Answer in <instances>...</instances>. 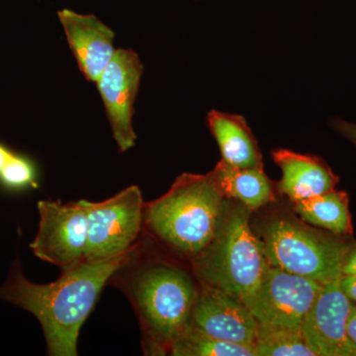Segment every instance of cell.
<instances>
[{"instance_id": "obj_8", "label": "cell", "mask_w": 356, "mask_h": 356, "mask_svg": "<svg viewBox=\"0 0 356 356\" xmlns=\"http://www.w3.org/2000/svg\"><path fill=\"white\" fill-rule=\"evenodd\" d=\"M322 286L269 264L261 284L242 302L259 325L300 330Z\"/></svg>"}, {"instance_id": "obj_17", "label": "cell", "mask_w": 356, "mask_h": 356, "mask_svg": "<svg viewBox=\"0 0 356 356\" xmlns=\"http://www.w3.org/2000/svg\"><path fill=\"white\" fill-rule=\"evenodd\" d=\"M175 356H257L255 346L221 341L189 325L170 348Z\"/></svg>"}, {"instance_id": "obj_20", "label": "cell", "mask_w": 356, "mask_h": 356, "mask_svg": "<svg viewBox=\"0 0 356 356\" xmlns=\"http://www.w3.org/2000/svg\"><path fill=\"white\" fill-rule=\"evenodd\" d=\"M331 127L356 147V124L344 119L334 118L331 121Z\"/></svg>"}, {"instance_id": "obj_6", "label": "cell", "mask_w": 356, "mask_h": 356, "mask_svg": "<svg viewBox=\"0 0 356 356\" xmlns=\"http://www.w3.org/2000/svg\"><path fill=\"white\" fill-rule=\"evenodd\" d=\"M88 212L86 261H109L127 254L138 243L144 229L142 192L131 185L113 197L90 202L81 199Z\"/></svg>"}, {"instance_id": "obj_14", "label": "cell", "mask_w": 356, "mask_h": 356, "mask_svg": "<svg viewBox=\"0 0 356 356\" xmlns=\"http://www.w3.org/2000/svg\"><path fill=\"white\" fill-rule=\"evenodd\" d=\"M207 123L222 161L238 168H264L259 145L243 116L212 110Z\"/></svg>"}, {"instance_id": "obj_7", "label": "cell", "mask_w": 356, "mask_h": 356, "mask_svg": "<svg viewBox=\"0 0 356 356\" xmlns=\"http://www.w3.org/2000/svg\"><path fill=\"white\" fill-rule=\"evenodd\" d=\"M37 207L39 229L30 243L35 257L60 267L62 273L86 261L88 212L81 200H41Z\"/></svg>"}, {"instance_id": "obj_15", "label": "cell", "mask_w": 356, "mask_h": 356, "mask_svg": "<svg viewBox=\"0 0 356 356\" xmlns=\"http://www.w3.org/2000/svg\"><path fill=\"white\" fill-rule=\"evenodd\" d=\"M222 195L236 199L250 210H257L274 201L273 184L264 168H238L226 161L212 170Z\"/></svg>"}, {"instance_id": "obj_2", "label": "cell", "mask_w": 356, "mask_h": 356, "mask_svg": "<svg viewBox=\"0 0 356 356\" xmlns=\"http://www.w3.org/2000/svg\"><path fill=\"white\" fill-rule=\"evenodd\" d=\"M138 245L110 281L125 293L139 318L145 353L165 355L191 324L199 290L182 269L140 261Z\"/></svg>"}, {"instance_id": "obj_16", "label": "cell", "mask_w": 356, "mask_h": 356, "mask_svg": "<svg viewBox=\"0 0 356 356\" xmlns=\"http://www.w3.org/2000/svg\"><path fill=\"white\" fill-rule=\"evenodd\" d=\"M295 212L304 221L336 235H351L353 224L346 192L332 191L295 202Z\"/></svg>"}, {"instance_id": "obj_24", "label": "cell", "mask_w": 356, "mask_h": 356, "mask_svg": "<svg viewBox=\"0 0 356 356\" xmlns=\"http://www.w3.org/2000/svg\"><path fill=\"white\" fill-rule=\"evenodd\" d=\"M11 154L13 153L6 146L0 144V172H1L4 165H6L7 161L10 158Z\"/></svg>"}, {"instance_id": "obj_3", "label": "cell", "mask_w": 356, "mask_h": 356, "mask_svg": "<svg viewBox=\"0 0 356 356\" xmlns=\"http://www.w3.org/2000/svg\"><path fill=\"white\" fill-rule=\"evenodd\" d=\"M225 198L212 172L184 173L165 195L145 203L144 228L191 261L216 235L227 205Z\"/></svg>"}, {"instance_id": "obj_10", "label": "cell", "mask_w": 356, "mask_h": 356, "mask_svg": "<svg viewBox=\"0 0 356 356\" xmlns=\"http://www.w3.org/2000/svg\"><path fill=\"white\" fill-rule=\"evenodd\" d=\"M351 306L339 280L323 285L300 327L316 356H356V344L346 330Z\"/></svg>"}, {"instance_id": "obj_19", "label": "cell", "mask_w": 356, "mask_h": 356, "mask_svg": "<svg viewBox=\"0 0 356 356\" xmlns=\"http://www.w3.org/2000/svg\"><path fill=\"white\" fill-rule=\"evenodd\" d=\"M0 181L10 189L36 187V170L29 159L13 154L0 172Z\"/></svg>"}, {"instance_id": "obj_12", "label": "cell", "mask_w": 356, "mask_h": 356, "mask_svg": "<svg viewBox=\"0 0 356 356\" xmlns=\"http://www.w3.org/2000/svg\"><path fill=\"white\" fill-rule=\"evenodd\" d=\"M58 18L86 81L96 83L113 58L115 33L93 14L60 9Z\"/></svg>"}, {"instance_id": "obj_22", "label": "cell", "mask_w": 356, "mask_h": 356, "mask_svg": "<svg viewBox=\"0 0 356 356\" xmlns=\"http://www.w3.org/2000/svg\"><path fill=\"white\" fill-rule=\"evenodd\" d=\"M343 275H356V245L346 254L343 264Z\"/></svg>"}, {"instance_id": "obj_1", "label": "cell", "mask_w": 356, "mask_h": 356, "mask_svg": "<svg viewBox=\"0 0 356 356\" xmlns=\"http://www.w3.org/2000/svg\"><path fill=\"white\" fill-rule=\"evenodd\" d=\"M136 245L127 254L109 261H84L48 284L28 280L17 257L0 286V300L36 317L43 329L49 355L76 356L81 327L95 309L103 288Z\"/></svg>"}, {"instance_id": "obj_4", "label": "cell", "mask_w": 356, "mask_h": 356, "mask_svg": "<svg viewBox=\"0 0 356 356\" xmlns=\"http://www.w3.org/2000/svg\"><path fill=\"white\" fill-rule=\"evenodd\" d=\"M250 211L243 204L234 209L226 205L216 235L191 259L199 284L240 300L257 290L269 266L261 241L250 229Z\"/></svg>"}, {"instance_id": "obj_21", "label": "cell", "mask_w": 356, "mask_h": 356, "mask_svg": "<svg viewBox=\"0 0 356 356\" xmlns=\"http://www.w3.org/2000/svg\"><path fill=\"white\" fill-rule=\"evenodd\" d=\"M339 285L344 294L350 301L356 302V275H343Z\"/></svg>"}, {"instance_id": "obj_5", "label": "cell", "mask_w": 356, "mask_h": 356, "mask_svg": "<svg viewBox=\"0 0 356 356\" xmlns=\"http://www.w3.org/2000/svg\"><path fill=\"white\" fill-rule=\"evenodd\" d=\"M261 242L270 266L322 285L341 280L344 259L355 245L281 219L267 225Z\"/></svg>"}, {"instance_id": "obj_23", "label": "cell", "mask_w": 356, "mask_h": 356, "mask_svg": "<svg viewBox=\"0 0 356 356\" xmlns=\"http://www.w3.org/2000/svg\"><path fill=\"white\" fill-rule=\"evenodd\" d=\"M346 330H348V334L350 341L356 344V306H351L350 314H348Z\"/></svg>"}, {"instance_id": "obj_13", "label": "cell", "mask_w": 356, "mask_h": 356, "mask_svg": "<svg viewBox=\"0 0 356 356\" xmlns=\"http://www.w3.org/2000/svg\"><path fill=\"white\" fill-rule=\"evenodd\" d=\"M273 158L282 172L278 191L294 203L334 191L339 182V177L317 156L278 149L273 152Z\"/></svg>"}, {"instance_id": "obj_11", "label": "cell", "mask_w": 356, "mask_h": 356, "mask_svg": "<svg viewBox=\"0 0 356 356\" xmlns=\"http://www.w3.org/2000/svg\"><path fill=\"white\" fill-rule=\"evenodd\" d=\"M189 325L207 336L245 346H254L259 327L242 300L205 284H200Z\"/></svg>"}, {"instance_id": "obj_18", "label": "cell", "mask_w": 356, "mask_h": 356, "mask_svg": "<svg viewBox=\"0 0 356 356\" xmlns=\"http://www.w3.org/2000/svg\"><path fill=\"white\" fill-rule=\"evenodd\" d=\"M257 356H316L300 330L259 325L255 339Z\"/></svg>"}, {"instance_id": "obj_9", "label": "cell", "mask_w": 356, "mask_h": 356, "mask_svg": "<svg viewBox=\"0 0 356 356\" xmlns=\"http://www.w3.org/2000/svg\"><path fill=\"white\" fill-rule=\"evenodd\" d=\"M143 72L144 65L135 51L118 49L96 81L120 153L132 149L137 140L133 117Z\"/></svg>"}]
</instances>
